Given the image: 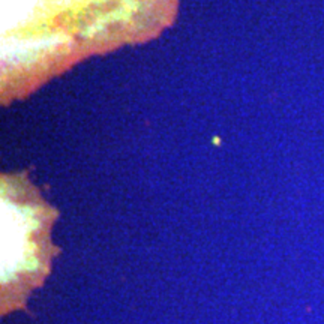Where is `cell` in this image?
Instances as JSON below:
<instances>
[{
  "mask_svg": "<svg viewBox=\"0 0 324 324\" xmlns=\"http://www.w3.org/2000/svg\"><path fill=\"white\" fill-rule=\"evenodd\" d=\"M176 12V0H2L3 102L77 60L146 41Z\"/></svg>",
  "mask_w": 324,
  "mask_h": 324,
  "instance_id": "obj_1",
  "label": "cell"
},
{
  "mask_svg": "<svg viewBox=\"0 0 324 324\" xmlns=\"http://www.w3.org/2000/svg\"><path fill=\"white\" fill-rule=\"evenodd\" d=\"M56 210L23 176L2 177V314L23 308L44 282L54 255L50 230Z\"/></svg>",
  "mask_w": 324,
  "mask_h": 324,
  "instance_id": "obj_2",
  "label": "cell"
}]
</instances>
